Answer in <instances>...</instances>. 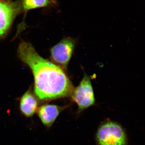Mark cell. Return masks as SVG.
Listing matches in <instances>:
<instances>
[{"mask_svg": "<svg viewBox=\"0 0 145 145\" xmlns=\"http://www.w3.org/2000/svg\"><path fill=\"white\" fill-rule=\"evenodd\" d=\"M22 8L25 14L29 10L40 8H56L59 3L56 0H22Z\"/></svg>", "mask_w": 145, "mask_h": 145, "instance_id": "8", "label": "cell"}, {"mask_svg": "<svg viewBox=\"0 0 145 145\" xmlns=\"http://www.w3.org/2000/svg\"><path fill=\"white\" fill-rule=\"evenodd\" d=\"M20 106L24 115L27 117H31L38 110V101L34 95L28 91L21 98Z\"/></svg>", "mask_w": 145, "mask_h": 145, "instance_id": "7", "label": "cell"}, {"mask_svg": "<svg viewBox=\"0 0 145 145\" xmlns=\"http://www.w3.org/2000/svg\"><path fill=\"white\" fill-rule=\"evenodd\" d=\"M67 107L55 105H45L38 108V116L42 123L49 128L55 122L60 113Z\"/></svg>", "mask_w": 145, "mask_h": 145, "instance_id": "6", "label": "cell"}, {"mask_svg": "<svg viewBox=\"0 0 145 145\" xmlns=\"http://www.w3.org/2000/svg\"><path fill=\"white\" fill-rule=\"evenodd\" d=\"M76 42L71 37L63 39L50 49L51 62L67 71L69 63L74 52Z\"/></svg>", "mask_w": 145, "mask_h": 145, "instance_id": "3", "label": "cell"}, {"mask_svg": "<svg viewBox=\"0 0 145 145\" xmlns=\"http://www.w3.org/2000/svg\"><path fill=\"white\" fill-rule=\"evenodd\" d=\"M71 97L78 105L80 112L94 105L95 97L89 76L85 74L80 84L74 89Z\"/></svg>", "mask_w": 145, "mask_h": 145, "instance_id": "4", "label": "cell"}, {"mask_svg": "<svg viewBox=\"0 0 145 145\" xmlns=\"http://www.w3.org/2000/svg\"><path fill=\"white\" fill-rule=\"evenodd\" d=\"M22 10L21 1L0 0V38L5 36Z\"/></svg>", "mask_w": 145, "mask_h": 145, "instance_id": "5", "label": "cell"}, {"mask_svg": "<svg viewBox=\"0 0 145 145\" xmlns=\"http://www.w3.org/2000/svg\"><path fill=\"white\" fill-rule=\"evenodd\" d=\"M18 56L31 69L34 79V92L40 101L71 97L74 88L65 71L40 56L29 42L19 45Z\"/></svg>", "mask_w": 145, "mask_h": 145, "instance_id": "1", "label": "cell"}, {"mask_svg": "<svg viewBox=\"0 0 145 145\" xmlns=\"http://www.w3.org/2000/svg\"><path fill=\"white\" fill-rule=\"evenodd\" d=\"M96 139L99 145H127L124 130L119 124L109 121L101 125L97 130Z\"/></svg>", "mask_w": 145, "mask_h": 145, "instance_id": "2", "label": "cell"}]
</instances>
